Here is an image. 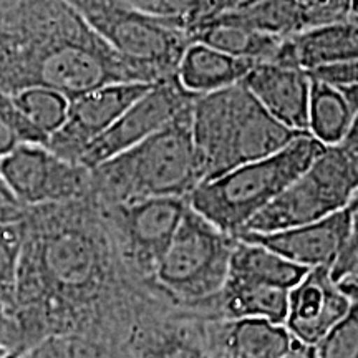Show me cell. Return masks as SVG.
<instances>
[{"label":"cell","mask_w":358,"mask_h":358,"mask_svg":"<svg viewBox=\"0 0 358 358\" xmlns=\"http://www.w3.org/2000/svg\"><path fill=\"white\" fill-rule=\"evenodd\" d=\"M118 83L150 82L69 2H0V93L42 87L73 100Z\"/></svg>","instance_id":"1"},{"label":"cell","mask_w":358,"mask_h":358,"mask_svg":"<svg viewBox=\"0 0 358 358\" xmlns=\"http://www.w3.org/2000/svg\"><path fill=\"white\" fill-rule=\"evenodd\" d=\"M302 133L277 122L243 82L201 95L192 106V138L203 181L284 150Z\"/></svg>","instance_id":"2"},{"label":"cell","mask_w":358,"mask_h":358,"mask_svg":"<svg viewBox=\"0 0 358 358\" xmlns=\"http://www.w3.org/2000/svg\"><path fill=\"white\" fill-rule=\"evenodd\" d=\"M192 103L173 122L136 146L92 169V191L108 204L148 198H189L203 182Z\"/></svg>","instance_id":"3"},{"label":"cell","mask_w":358,"mask_h":358,"mask_svg":"<svg viewBox=\"0 0 358 358\" xmlns=\"http://www.w3.org/2000/svg\"><path fill=\"white\" fill-rule=\"evenodd\" d=\"M324 150L310 134H302L275 155L203 181L187 201L206 221L237 237Z\"/></svg>","instance_id":"4"},{"label":"cell","mask_w":358,"mask_h":358,"mask_svg":"<svg viewBox=\"0 0 358 358\" xmlns=\"http://www.w3.org/2000/svg\"><path fill=\"white\" fill-rule=\"evenodd\" d=\"M113 50L134 66L146 82L178 77L192 43L182 22L158 17L124 0H65Z\"/></svg>","instance_id":"5"},{"label":"cell","mask_w":358,"mask_h":358,"mask_svg":"<svg viewBox=\"0 0 358 358\" xmlns=\"http://www.w3.org/2000/svg\"><path fill=\"white\" fill-rule=\"evenodd\" d=\"M236 241L189 206L151 284L173 302L213 313L211 306L227 279Z\"/></svg>","instance_id":"6"},{"label":"cell","mask_w":358,"mask_h":358,"mask_svg":"<svg viewBox=\"0 0 358 358\" xmlns=\"http://www.w3.org/2000/svg\"><path fill=\"white\" fill-rule=\"evenodd\" d=\"M357 191L358 156L340 145L325 146L310 166L257 214L243 232L267 234L322 221L347 209Z\"/></svg>","instance_id":"7"},{"label":"cell","mask_w":358,"mask_h":358,"mask_svg":"<svg viewBox=\"0 0 358 358\" xmlns=\"http://www.w3.org/2000/svg\"><path fill=\"white\" fill-rule=\"evenodd\" d=\"M0 174L27 208L62 204L92 191V171L43 145H20L0 158Z\"/></svg>","instance_id":"8"},{"label":"cell","mask_w":358,"mask_h":358,"mask_svg":"<svg viewBox=\"0 0 358 358\" xmlns=\"http://www.w3.org/2000/svg\"><path fill=\"white\" fill-rule=\"evenodd\" d=\"M105 204L118 232L124 259L138 274L151 280L179 224L189 208L187 198H148Z\"/></svg>","instance_id":"9"},{"label":"cell","mask_w":358,"mask_h":358,"mask_svg":"<svg viewBox=\"0 0 358 358\" xmlns=\"http://www.w3.org/2000/svg\"><path fill=\"white\" fill-rule=\"evenodd\" d=\"M196 98L198 95L181 87L178 77L155 83L83 151L78 164L92 171L105 161L122 155L166 127L182 110L191 106Z\"/></svg>","instance_id":"10"},{"label":"cell","mask_w":358,"mask_h":358,"mask_svg":"<svg viewBox=\"0 0 358 358\" xmlns=\"http://www.w3.org/2000/svg\"><path fill=\"white\" fill-rule=\"evenodd\" d=\"M153 85H108L69 100L65 122L48 138L47 148L66 161L78 163L83 151Z\"/></svg>","instance_id":"11"},{"label":"cell","mask_w":358,"mask_h":358,"mask_svg":"<svg viewBox=\"0 0 358 358\" xmlns=\"http://www.w3.org/2000/svg\"><path fill=\"white\" fill-rule=\"evenodd\" d=\"M350 297L330 267L310 268L289 292L284 327L294 342L315 347L345 319Z\"/></svg>","instance_id":"12"},{"label":"cell","mask_w":358,"mask_h":358,"mask_svg":"<svg viewBox=\"0 0 358 358\" xmlns=\"http://www.w3.org/2000/svg\"><path fill=\"white\" fill-rule=\"evenodd\" d=\"M350 231L352 214L347 208L322 221L267 234L243 232L237 239L261 244L301 267L334 268L347 248Z\"/></svg>","instance_id":"13"},{"label":"cell","mask_w":358,"mask_h":358,"mask_svg":"<svg viewBox=\"0 0 358 358\" xmlns=\"http://www.w3.org/2000/svg\"><path fill=\"white\" fill-rule=\"evenodd\" d=\"M243 85L277 122L292 131L308 134L312 77L307 70L264 62L250 69L243 80Z\"/></svg>","instance_id":"14"},{"label":"cell","mask_w":358,"mask_h":358,"mask_svg":"<svg viewBox=\"0 0 358 358\" xmlns=\"http://www.w3.org/2000/svg\"><path fill=\"white\" fill-rule=\"evenodd\" d=\"M357 60L358 15L287 38L275 57V64L299 66L307 71Z\"/></svg>","instance_id":"15"},{"label":"cell","mask_w":358,"mask_h":358,"mask_svg":"<svg viewBox=\"0 0 358 358\" xmlns=\"http://www.w3.org/2000/svg\"><path fill=\"white\" fill-rule=\"evenodd\" d=\"M208 332L214 358H284L294 345L287 329L268 320L214 319Z\"/></svg>","instance_id":"16"},{"label":"cell","mask_w":358,"mask_h":358,"mask_svg":"<svg viewBox=\"0 0 358 358\" xmlns=\"http://www.w3.org/2000/svg\"><path fill=\"white\" fill-rule=\"evenodd\" d=\"M252 62L236 58L203 43H191L178 69L181 87L192 95H208L241 83Z\"/></svg>","instance_id":"17"},{"label":"cell","mask_w":358,"mask_h":358,"mask_svg":"<svg viewBox=\"0 0 358 358\" xmlns=\"http://www.w3.org/2000/svg\"><path fill=\"white\" fill-rule=\"evenodd\" d=\"M192 43H203L236 58L264 64L272 62L285 40L256 32L248 27L236 24L224 15L211 17L194 24L189 29Z\"/></svg>","instance_id":"18"},{"label":"cell","mask_w":358,"mask_h":358,"mask_svg":"<svg viewBox=\"0 0 358 358\" xmlns=\"http://www.w3.org/2000/svg\"><path fill=\"white\" fill-rule=\"evenodd\" d=\"M308 271L310 268L297 266L261 244L237 239L226 280L290 292Z\"/></svg>","instance_id":"19"},{"label":"cell","mask_w":358,"mask_h":358,"mask_svg":"<svg viewBox=\"0 0 358 358\" xmlns=\"http://www.w3.org/2000/svg\"><path fill=\"white\" fill-rule=\"evenodd\" d=\"M355 116L357 111L342 88L312 77L307 124V133L312 138L324 146L342 145Z\"/></svg>","instance_id":"20"},{"label":"cell","mask_w":358,"mask_h":358,"mask_svg":"<svg viewBox=\"0 0 358 358\" xmlns=\"http://www.w3.org/2000/svg\"><path fill=\"white\" fill-rule=\"evenodd\" d=\"M224 17L256 32L287 40L308 32L306 8L297 0H259L248 10Z\"/></svg>","instance_id":"21"},{"label":"cell","mask_w":358,"mask_h":358,"mask_svg":"<svg viewBox=\"0 0 358 358\" xmlns=\"http://www.w3.org/2000/svg\"><path fill=\"white\" fill-rule=\"evenodd\" d=\"M338 282L350 297V308L345 319L315 345V358H358V277L350 274Z\"/></svg>","instance_id":"22"},{"label":"cell","mask_w":358,"mask_h":358,"mask_svg":"<svg viewBox=\"0 0 358 358\" xmlns=\"http://www.w3.org/2000/svg\"><path fill=\"white\" fill-rule=\"evenodd\" d=\"M10 96L30 123L47 138H50L65 122L69 100L53 90L42 87L25 88Z\"/></svg>","instance_id":"23"},{"label":"cell","mask_w":358,"mask_h":358,"mask_svg":"<svg viewBox=\"0 0 358 358\" xmlns=\"http://www.w3.org/2000/svg\"><path fill=\"white\" fill-rule=\"evenodd\" d=\"M24 224H0V306L12 303L19 290Z\"/></svg>","instance_id":"24"},{"label":"cell","mask_w":358,"mask_h":358,"mask_svg":"<svg viewBox=\"0 0 358 358\" xmlns=\"http://www.w3.org/2000/svg\"><path fill=\"white\" fill-rule=\"evenodd\" d=\"M143 12L182 22L187 30L204 19L209 0H124Z\"/></svg>","instance_id":"25"},{"label":"cell","mask_w":358,"mask_h":358,"mask_svg":"<svg viewBox=\"0 0 358 358\" xmlns=\"http://www.w3.org/2000/svg\"><path fill=\"white\" fill-rule=\"evenodd\" d=\"M352 214V231H350V237H348L347 248L343 250L342 257L338 259V262L335 264V267L332 268L334 277L337 280L342 279L348 274H352V271L355 268L358 264V191L353 198L352 204L348 206Z\"/></svg>","instance_id":"26"},{"label":"cell","mask_w":358,"mask_h":358,"mask_svg":"<svg viewBox=\"0 0 358 358\" xmlns=\"http://www.w3.org/2000/svg\"><path fill=\"white\" fill-rule=\"evenodd\" d=\"M29 214V208L13 194L10 186L0 174V224H20Z\"/></svg>","instance_id":"27"},{"label":"cell","mask_w":358,"mask_h":358,"mask_svg":"<svg viewBox=\"0 0 358 358\" xmlns=\"http://www.w3.org/2000/svg\"><path fill=\"white\" fill-rule=\"evenodd\" d=\"M308 73L313 78L324 80L335 87H352V85H358V60L350 62V64L322 66V69L312 70Z\"/></svg>","instance_id":"28"},{"label":"cell","mask_w":358,"mask_h":358,"mask_svg":"<svg viewBox=\"0 0 358 358\" xmlns=\"http://www.w3.org/2000/svg\"><path fill=\"white\" fill-rule=\"evenodd\" d=\"M8 98L10 95L0 93V158L12 153L17 146L22 145L19 134L13 129L8 118Z\"/></svg>","instance_id":"29"},{"label":"cell","mask_w":358,"mask_h":358,"mask_svg":"<svg viewBox=\"0 0 358 358\" xmlns=\"http://www.w3.org/2000/svg\"><path fill=\"white\" fill-rule=\"evenodd\" d=\"M257 2L259 0H209L208 12H206L204 19H211V17H217V15H226V13L244 12Z\"/></svg>","instance_id":"30"},{"label":"cell","mask_w":358,"mask_h":358,"mask_svg":"<svg viewBox=\"0 0 358 358\" xmlns=\"http://www.w3.org/2000/svg\"><path fill=\"white\" fill-rule=\"evenodd\" d=\"M29 358H71V347L60 340H48L42 347L35 348Z\"/></svg>","instance_id":"31"},{"label":"cell","mask_w":358,"mask_h":358,"mask_svg":"<svg viewBox=\"0 0 358 358\" xmlns=\"http://www.w3.org/2000/svg\"><path fill=\"white\" fill-rule=\"evenodd\" d=\"M340 146H343L345 150L350 151V153L358 156V115L355 116V122H353L350 131L345 136V140Z\"/></svg>","instance_id":"32"},{"label":"cell","mask_w":358,"mask_h":358,"mask_svg":"<svg viewBox=\"0 0 358 358\" xmlns=\"http://www.w3.org/2000/svg\"><path fill=\"white\" fill-rule=\"evenodd\" d=\"M284 358H315V347L302 345V343L294 342L292 348H290Z\"/></svg>","instance_id":"33"},{"label":"cell","mask_w":358,"mask_h":358,"mask_svg":"<svg viewBox=\"0 0 358 358\" xmlns=\"http://www.w3.org/2000/svg\"><path fill=\"white\" fill-rule=\"evenodd\" d=\"M340 88L343 90V93H345L348 101L352 103L353 110H355L358 115V85H352V87H340Z\"/></svg>","instance_id":"34"},{"label":"cell","mask_w":358,"mask_h":358,"mask_svg":"<svg viewBox=\"0 0 358 358\" xmlns=\"http://www.w3.org/2000/svg\"><path fill=\"white\" fill-rule=\"evenodd\" d=\"M297 2L303 7H313V6H317V3L324 2V0H297Z\"/></svg>","instance_id":"35"},{"label":"cell","mask_w":358,"mask_h":358,"mask_svg":"<svg viewBox=\"0 0 358 358\" xmlns=\"http://www.w3.org/2000/svg\"><path fill=\"white\" fill-rule=\"evenodd\" d=\"M352 15H358V0H352Z\"/></svg>","instance_id":"36"},{"label":"cell","mask_w":358,"mask_h":358,"mask_svg":"<svg viewBox=\"0 0 358 358\" xmlns=\"http://www.w3.org/2000/svg\"><path fill=\"white\" fill-rule=\"evenodd\" d=\"M3 308H6V307L0 306V327L3 325Z\"/></svg>","instance_id":"37"},{"label":"cell","mask_w":358,"mask_h":358,"mask_svg":"<svg viewBox=\"0 0 358 358\" xmlns=\"http://www.w3.org/2000/svg\"><path fill=\"white\" fill-rule=\"evenodd\" d=\"M0 2H2V0H0Z\"/></svg>","instance_id":"38"}]
</instances>
